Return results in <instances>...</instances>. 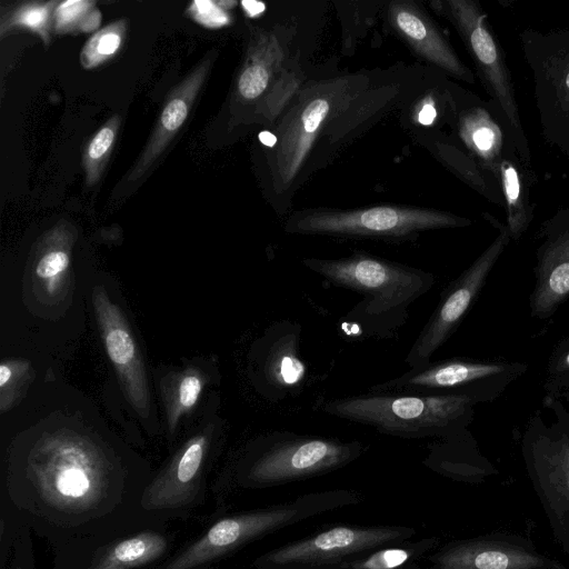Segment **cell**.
I'll return each mask as SVG.
<instances>
[{
    "label": "cell",
    "mask_w": 569,
    "mask_h": 569,
    "mask_svg": "<svg viewBox=\"0 0 569 569\" xmlns=\"http://www.w3.org/2000/svg\"><path fill=\"white\" fill-rule=\"evenodd\" d=\"M27 427L19 435V467L36 492L71 512L97 503L114 471L102 425L62 408Z\"/></svg>",
    "instance_id": "cell-1"
},
{
    "label": "cell",
    "mask_w": 569,
    "mask_h": 569,
    "mask_svg": "<svg viewBox=\"0 0 569 569\" xmlns=\"http://www.w3.org/2000/svg\"><path fill=\"white\" fill-rule=\"evenodd\" d=\"M329 283L363 296L347 315L360 332L395 338L407 322L410 306L435 284L431 272L357 251L339 259H302Z\"/></svg>",
    "instance_id": "cell-2"
},
{
    "label": "cell",
    "mask_w": 569,
    "mask_h": 569,
    "mask_svg": "<svg viewBox=\"0 0 569 569\" xmlns=\"http://www.w3.org/2000/svg\"><path fill=\"white\" fill-rule=\"evenodd\" d=\"M472 403L465 393L368 391L330 399L322 410L378 432L406 439L443 436L467 418Z\"/></svg>",
    "instance_id": "cell-3"
},
{
    "label": "cell",
    "mask_w": 569,
    "mask_h": 569,
    "mask_svg": "<svg viewBox=\"0 0 569 569\" xmlns=\"http://www.w3.org/2000/svg\"><path fill=\"white\" fill-rule=\"evenodd\" d=\"M361 499L359 492L350 489L321 490L283 503L223 518L166 569H191L283 528L357 505Z\"/></svg>",
    "instance_id": "cell-4"
},
{
    "label": "cell",
    "mask_w": 569,
    "mask_h": 569,
    "mask_svg": "<svg viewBox=\"0 0 569 569\" xmlns=\"http://www.w3.org/2000/svg\"><path fill=\"white\" fill-rule=\"evenodd\" d=\"M366 450L358 440L273 431L252 442L241 479L253 488L282 486L341 469Z\"/></svg>",
    "instance_id": "cell-5"
},
{
    "label": "cell",
    "mask_w": 569,
    "mask_h": 569,
    "mask_svg": "<svg viewBox=\"0 0 569 569\" xmlns=\"http://www.w3.org/2000/svg\"><path fill=\"white\" fill-rule=\"evenodd\" d=\"M469 223L466 219L435 209L385 204L352 210L299 211L287 220L284 230L309 236L406 240L423 231Z\"/></svg>",
    "instance_id": "cell-6"
},
{
    "label": "cell",
    "mask_w": 569,
    "mask_h": 569,
    "mask_svg": "<svg viewBox=\"0 0 569 569\" xmlns=\"http://www.w3.org/2000/svg\"><path fill=\"white\" fill-rule=\"evenodd\" d=\"M413 527L401 525L328 527L308 537L267 551L254 569H336L376 549L411 540Z\"/></svg>",
    "instance_id": "cell-7"
},
{
    "label": "cell",
    "mask_w": 569,
    "mask_h": 569,
    "mask_svg": "<svg viewBox=\"0 0 569 569\" xmlns=\"http://www.w3.org/2000/svg\"><path fill=\"white\" fill-rule=\"evenodd\" d=\"M508 241L509 231L501 228L500 234L490 247L448 286L405 358L409 369L428 365L433 353L453 333Z\"/></svg>",
    "instance_id": "cell-8"
},
{
    "label": "cell",
    "mask_w": 569,
    "mask_h": 569,
    "mask_svg": "<svg viewBox=\"0 0 569 569\" xmlns=\"http://www.w3.org/2000/svg\"><path fill=\"white\" fill-rule=\"evenodd\" d=\"M441 13L456 27L469 49L483 81L501 107L511 132L523 153L525 142L517 112V104L507 69L500 58L492 36L483 26V18L476 3L467 0L438 2Z\"/></svg>",
    "instance_id": "cell-9"
},
{
    "label": "cell",
    "mask_w": 569,
    "mask_h": 569,
    "mask_svg": "<svg viewBox=\"0 0 569 569\" xmlns=\"http://www.w3.org/2000/svg\"><path fill=\"white\" fill-rule=\"evenodd\" d=\"M92 305L106 352L123 391L134 410L147 417L151 407L148 377L127 317L101 286L92 291Z\"/></svg>",
    "instance_id": "cell-10"
},
{
    "label": "cell",
    "mask_w": 569,
    "mask_h": 569,
    "mask_svg": "<svg viewBox=\"0 0 569 569\" xmlns=\"http://www.w3.org/2000/svg\"><path fill=\"white\" fill-rule=\"evenodd\" d=\"M342 103V89H317L303 96L276 136L274 178L276 187L286 190L297 178L316 142L320 128L338 111Z\"/></svg>",
    "instance_id": "cell-11"
},
{
    "label": "cell",
    "mask_w": 569,
    "mask_h": 569,
    "mask_svg": "<svg viewBox=\"0 0 569 569\" xmlns=\"http://www.w3.org/2000/svg\"><path fill=\"white\" fill-rule=\"evenodd\" d=\"M426 569H565L522 543L473 538L440 547L427 558Z\"/></svg>",
    "instance_id": "cell-12"
},
{
    "label": "cell",
    "mask_w": 569,
    "mask_h": 569,
    "mask_svg": "<svg viewBox=\"0 0 569 569\" xmlns=\"http://www.w3.org/2000/svg\"><path fill=\"white\" fill-rule=\"evenodd\" d=\"M388 20L397 34L425 61L453 77L472 81V74L461 63L440 30L415 2H390Z\"/></svg>",
    "instance_id": "cell-13"
},
{
    "label": "cell",
    "mask_w": 569,
    "mask_h": 569,
    "mask_svg": "<svg viewBox=\"0 0 569 569\" xmlns=\"http://www.w3.org/2000/svg\"><path fill=\"white\" fill-rule=\"evenodd\" d=\"M502 370L500 365L466 359L430 361L423 367L409 369L397 378L371 386L368 391L462 393L461 388Z\"/></svg>",
    "instance_id": "cell-14"
},
{
    "label": "cell",
    "mask_w": 569,
    "mask_h": 569,
    "mask_svg": "<svg viewBox=\"0 0 569 569\" xmlns=\"http://www.w3.org/2000/svg\"><path fill=\"white\" fill-rule=\"evenodd\" d=\"M209 67V61L202 62L172 91L141 157L128 174L127 180L136 181L141 178L164 151L187 120L204 83Z\"/></svg>",
    "instance_id": "cell-15"
},
{
    "label": "cell",
    "mask_w": 569,
    "mask_h": 569,
    "mask_svg": "<svg viewBox=\"0 0 569 569\" xmlns=\"http://www.w3.org/2000/svg\"><path fill=\"white\" fill-rule=\"evenodd\" d=\"M284 61V49L278 37L273 33L260 31L252 39L244 63L241 68L237 81V93L244 101H253L266 94L270 102L269 114H271V97L274 92V102L277 107L276 94L281 88L293 89L296 82L274 83L272 80H280V71ZM263 107V110H264Z\"/></svg>",
    "instance_id": "cell-16"
},
{
    "label": "cell",
    "mask_w": 569,
    "mask_h": 569,
    "mask_svg": "<svg viewBox=\"0 0 569 569\" xmlns=\"http://www.w3.org/2000/svg\"><path fill=\"white\" fill-rule=\"evenodd\" d=\"M213 435L212 423L193 435L179 449L169 468L147 492L149 508H169L183 501L196 485Z\"/></svg>",
    "instance_id": "cell-17"
},
{
    "label": "cell",
    "mask_w": 569,
    "mask_h": 569,
    "mask_svg": "<svg viewBox=\"0 0 569 569\" xmlns=\"http://www.w3.org/2000/svg\"><path fill=\"white\" fill-rule=\"evenodd\" d=\"M532 316L547 318L569 298V228L551 236L538 254Z\"/></svg>",
    "instance_id": "cell-18"
},
{
    "label": "cell",
    "mask_w": 569,
    "mask_h": 569,
    "mask_svg": "<svg viewBox=\"0 0 569 569\" xmlns=\"http://www.w3.org/2000/svg\"><path fill=\"white\" fill-rule=\"evenodd\" d=\"M71 232L64 227L51 230L42 241L31 267V283L38 298L59 301L70 283Z\"/></svg>",
    "instance_id": "cell-19"
},
{
    "label": "cell",
    "mask_w": 569,
    "mask_h": 569,
    "mask_svg": "<svg viewBox=\"0 0 569 569\" xmlns=\"http://www.w3.org/2000/svg\"><path fill=\"white\" fill-rule=\"evenodd\" d=\"M540 497L548 513L569 520V442L559 443L537 467Z\"/></svg>",
    "instance_id": "cell-20"
},
{
    "label": "cell",
    "mask_w": 569,
    "mask_h": 569,
    "mask_svg": "<svg viewBox=\"0 0 569 569\" xmlns=\"http://www.w3.org/2000/svg\"><path fill=\"white\" fill-rule=\"evenodd\" d=\"M204 369L189 366L174 373L162 388L168 430L173 432L180 419L198 402L208 381Z\"/></svg>",
    "instance_id": "cell-21"
},
{
    "label": "cell",
    "mask_w": 569,
    "mask_h": 569,
    "mask_svg": "<svg viewBox=\"0 0 569 569\" xmlns=\"http://www.w3.org/2000/svg\"><path fill=\"white\" fill-rule=\"evenodd\" d=\"M167 548L166 539L156 532H143L124 539L106 552L94 569H130L160 557Z\"/></svg>",
    "instance_id": "cell-22"
},
{
    "label": "cell",
    "mask_w": 569,
    "mask_h": 569,
    "mask_svg": "<svg viewBox=\"0 0 569 569\" xmlns=\"http://www.w3.org/2000/svg\"><path fill=\"white\" fill-rule=\"evenodd\" d=\"M439 545L436 537L376 549L345 562L336 569H397L430 553Z\"/></svg>",
    "instance_id": "cell-23"
},
{
    "label": "cell",
    "mask_w": 569,
    "mask_h": 569,
    "mask_svg": "<svg viewBox=\"0 0 569 569\" xmlns=\"http://www.w3.org/2000/svg\"><path fill=\"white\" fill-rule=\"evenodd\" d=\"M52 19L57 33L90 32L99 27L101 13L94 1L68 0L59 2Z\"/></svg>",
    "instance_id": "cell-24"
},
{
    "label": "cell",
    "mask_w": 569,
    "mask_h": 569,
    "mask_svg": "<svg viewBox=\"0 0 569 569\" xmlns=\"http://www.w3.org/2000/svg\"><path fill=\"white\" fill-rule=\"evenodd\" d=\"M127 30V21L120 19L91 36L80 52L83 68L92 69L113 57L121 47Z\"/></svg>",
    "instance_id": "cell-25"
},
{
    "label": "cell",
    "mask_w": 569,
    "mask_h": 569,
    "mask_svg": "<svg viewBox=\"0 0 569 569\" xmlns=\"http://www.w3.org/2000/svg\"><path fill=\"white\" fill-rule=\"evenodd\" d=\"M119 124V116H113L97 131L87 146L83 156V164L88 186H92L99 180L101 171L114 144Z\"/></svg>",
    "instance_id": "cell-26"
},
{
    "label": "cell",
    "mask_w": 569,
    "mask_h": 569,
    "mask_svg": "<svg viewBox=\"0 0 569 569\" xmlns=\"http://www.w3.org/2000/svg\"><path fill=\"white\" fill-rule=\"evenodd\" d=\"M500 177L508 204L509 233L516 239L526 229L528 223L521 179L517 168L509 160L501 161Z\"/></svg>",
    "instance_id": "cell-27"
},
{
    "label": "cell",
    "mask_w": 569,
    "mask_h": 569,
    "mask_svg": "<svg viewBox=\"0 0 569 569\" xmlns=\"http://www.w3.org/2000/svg\"><path fill=\"white\" fill-rule=\"evenodd\" d=\"M59 2H32L20 6L2 19L1 29L26 28L37 32L43 41H49L48 29L53 22V13Z\"/></svg>",
    "instance_id": "cell-28"
},
{
    "label": "cell",
    "mask_w": 569,
    "mask_h": 569,
    "mask_svg": "<svg viewBox=\"0 0 569 569\" xmlns=\"http://www.w3.org/2000/svg\"><path fill=\"white\" fill-rule=\"evenodd\" d=\"M30 365L22 359H6L0 365V409L10 410L30 377Z\"/></svg>",
    "instance_id": "cell-29"
},
{
    "label": "cell",
    "mask_w": 569,
    "mask_h": 569,
    "mask_svg": "<svg viewBox=\"0 0 569 569\" xmlns=\"http://www.w3.org/2000/svg\"><path fill=\"white\" fill-rule=\"evenodd\" d=\"M460 133L481 159H490L497 142V133L488 121L470 114L461 120Z\"/></svg>",
    "instance_id": "cell-30"
},
{
    "label": "cell",
    "mask_w": 569,
    "mask_h": 569,
    "mask_svg": "<svg viewBox=\"0 0 569 569\" xmlns=\"http://www.w3.org/2000/svg\"><path fill=\"white\" fill-rule=\"evenodd\" d=\"M228 1L197 0L188 8L190 17L206 28H220L229 23L230 17L224 6Z\"/></svg>",
    "instance_id": "cell-31"
},
{
    "label": "cell",
    "mask_w": 569,
    "mask_h": 569,
    "mask_svg": "<svg viewBox=\"0 0 569 569\" xmlns=\"http://www.w3.org/2000/svg\"><path fill=\"white\" fill-rule=\"evenodd\" d=\"M437 116L436 109L431 103H425L419 111L418 119L422 124H431Z\"/></svg>",
    "instance_id": "cell-32"
},
{
    "label": "cell",
    "mask_w": 569,
    "mask_h": 569,
    "mask_svg": "<svg viewBox=\"0 0 569 569\" xmlns=\"http://www.w3.org/2000/svg\"><path fill=\"white\" fill-rule=\"evenodd\" d=\"M260 141L267 146L273 148L276 146L277 139L276 136L271 132L263 131L259 134Z\"/></svg>",
    "instance_id": "cell-33"
},
{
    "label": "cell",
    "mask_w": 569,
    "mask_h": 569,
    "mask_svg": "<svg viewBox=\"0 0 569 569\" xmlns=\"http://www.w3.org/2000/svg\"><path fill=\"white\" fill-rule=\"evenodd\" d=\"M397 569H421L417 561L410 562Z\"/></svg>",
    "instance_id": "cell-34"
},
{
    "label": "cell",
    "mask_w": 569,
    "mask_h": 569,
    "mask_svg": "<svg viewBox=\"0 0 569 569\" xmlns=\"http://www.w3.org/2000/svg\"><path fill=\"white\" fill-rule=\"evenodd\" d=\"M568 86H569V77H568V81H567Z\"/></svg>",
    "instance_id": "cell-35"
}]
</instances>
